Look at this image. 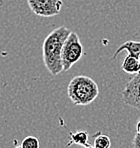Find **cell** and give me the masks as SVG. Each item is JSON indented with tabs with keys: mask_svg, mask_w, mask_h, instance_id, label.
<instances>
[{
	"mask_svg": "<svg viewBox=\"0 0 140 148\" xmlns=\"http://www.w3.org/2000/svg\"><path fill=\"white\" fill-rule=\"evenodd\" d=\"M71 30L65 26H59L51 31L43 41L42 57L47 71L51 75H58L63 71L62 49Z\"/></svg>",
	"mask_w": 140,
	"mask_h": 148,
	"instance_id": "1",
	"label": "cell"
},
{
	"mask_svg": "<svg viewBox=\"0 0 140 148\" xmlns=\"http://www.w3.org/2000/svg\"><path fill=\"white\" fill-rule=\"evenodd\" d=\"M67 94L75 106H87L98 97L99 88L92 78L77 75L70 80Z\"/></svg>",
	"mask_w": 140,
	"mask_h": 148,
	"instance_id": "2",
	"label": "cell"
},
{
	"mask_svg": "<svg viewBox=\"0 0 140 148\" xmlns=\"http://www.w3.org/2000/svg\"><path fill=\"white\" fill-rule=\"evenodd\" d=\"M83 46L76 32H71L67 37L62 49L63 71H68L76 62L81 59Z\"/></svg>",
	"mask_w": 140,
	"mask_h": 148,
	"instance_id": "3",
	"label": "cell"
},
{
	"mask_svg": "<svg viewBox=\"0 0 140 148\" xmlns=\"http://www.w3.org/2000/svg\"><path fill=\"white\" fill-rule=\"evenodd\" d=\"M27 3L35 15L45 18L58 15L63 6L62 0H27Z\"/></svg>",
	"mask_w": 140,
	"mask_h": 148,
	"instance_id": "4",
	"label": "cell"
},
{
	"mask_svg": "<svg viewBox=\"0 0 140 148\" xmlns=\"http://www.w3.org/2000/svg\"><path fill=\"white\" fill-rule=\"evenodd\" d=\"M122 100L131 107L140 109V73L131 78L122 91Z\"/></svg>",
	"mask_w": 140,
	"mask_h": 148,
	"instance_id": "5",
	"label": "cell"
},
{
	"mask_svg": "<svg viewBox=\"0 0 140 148\" xmlns=\"http://www.w3.org/2000/svg\"><path fill=\"white\" fill-rule=\"evenodd\" d=\"M122 51L127 52V55L133 56V57L138 58L140 55V42L138 41H133V40H128L126 42H124L123 44H121L115 51V53L113 54L112 58H116L117 55Z\"/></svg>",
	"mask_w": 140,
	"mask_h": 148,
	"instance_id": "6",
	"label": "cell"
},
{
	"mask_svg": "<svg viewBox=\"0 0 140 148\" xmlns=\"http://www.w3.org/2000/svg\"><path fill=\"white\" fill-rule=\"evenodd\" d=\"M122 70L127 74H137L140 73V63L138 58L127 55L124 58L121 65Z\"/></svg>",
	"mask_w": 140,
	"mask_h": 148,
	"instance_id": "7",
	"label": "cell"
},
{
	"mask_svg": "<svg viewBox=\"0 0 140 148\" xmlns=\"http://www.w3.org/2000/svg\"><path fill=\"white\" fill-rule=\"evenodd\" d=\"M88 136V132L85 130H78L75 133L69 132V142L67 143V146H70L71 144L87 146V145H89Z\"/></svg>",
	"mask_w": 140,
	"mask_h": 148,
	"instance_id": "8",
	"label": "cell"
},
{
	"mask_svg": "<svg viewBox=\"0 0 140 148\" xmlns=\"http://www.w3.org/2000/svg\"><path fill=\"white\" fill-rule=\"evenodd\" d=\"M93 146L95 148H110V137L106 134H102L101 132H98L97 134L93 135Z\"/></svg>",
	"mask_w": 140,
	"mask_h": 148,
	"instance_id": "9",
	"label": "cell"
},
{
	"mask_svg": "<svg viewBox=\"0 0 140 148\" xmlns=\"http://www.w3.org/2000/svg\"><path fill=\"white\" fill-rule=\"evenodd\" d=\"M20 146L22 148H40V141L35 136H26Z\"/></svg>",
	"mask_w": 140,
	"mask_h": 148,
	"instance_id": "10",
	"label": "cell"
},
{
	"mask_svg": "<svg viewBox=\"0 0 140 148\" xmlns=\"http://www.w3.org/2000/svg\"><path fill=\"white\" fill-rule=\"evenodd\" d=\"M133 148H140V133H136L133 138Z\"/></svg>",
	"mask_w": 140,
	"mask_h": 148,
	"instance_id": "11",
	"label": "cell"
},
{
	"mask_svg": "<svg viewBox=\"0 0 140 148\" xmlns=\"http://www.w3.org/2000/svg\"><path fill=\"white\" fill-rule=\"evenodd\" d=\"M136 131L137 133H140V120H138V122L136 124Z\"/></svg>",
	"mask_w": 140,
	"mask_h": 148,
	"instance_id": "12",
	"label": "cell"
},
{
	"mask_svg": "<svg viewBox=\"0 0 140 148\" xmlns=\"http://www.w3.org/2000/svg\"><path fill=\"white\" fill-rule=\"evenodd\" d=\"M84 148H95V147H94V146H91V145L89 144V145H87V146H84Z\"/></svg>",
	"mask_w": 140,
	"mask_h": 148,
	"instance_id": "13",
	"label": "cell"
},
{
	"mask_svg": "<svg viewBox=\"0 0 140 148\" xmlns=\"http://www.w3.org/2000/svg\"><path fill=\"white\" fill-rule=\"evenodd\" d=\"M15 148H22V147H21V146H16Z\"/></svg>",
	"mask_w": 140,
	"mask_h": 148,
	"instance_id": "14",
	"label": "cell"
},
{
	"mask_svg": "<svg viewBox=\"0 0 140 148\" xmlns=\"http://www.w3.org/2000/svg\"><path fill=\"white\" fill-rule=\"evenodd\" d=\"M138 60H139V63H140V55L138 56Z\"/></svg>",
	"mask_w": 140,
	"mask_h": 148,
	"instance_id": "15",
	"label": "cell"
}]
</instances>
